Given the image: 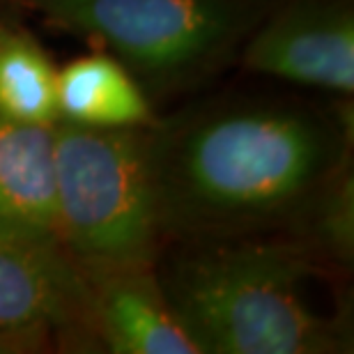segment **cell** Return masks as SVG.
<instances>
[{
  "label": "cell",
  "instance_id": "52a82bcc",
  "mask_svg": "<svg viewBox=\"0 0 354 354\" xmlns=\"http://www.w3.org/2000/svg\"><path fill=\"white\" fill-rule=\"evenodd\" d=\"M86 276L95 352L203 354L166 297L157 265Z\"/></svg>",
  "mask_w": 354,
  "mask_h": 354
},
{
  "label": "cell",
  "instance_id": "7a4b0ae2",
  "mask_svg": "<svg viewBox=\"0 0 354 354\" xmlns=\"http://www.w3.org/2000/svg\"><path fill=\"white\" fill-rule=\"evenodd\" d=\"M159 281L203 354H343L350 310L324 313V260L295 237L173 242Z\"/></svg>",
  "mask_w": 354,
  "mask_h": 354
},
{
  "label": "cell",
  "instance_id": "8fae6325",
  "mask_svg": "<svg viewBox=\"0 0 354 354\" xmlns=\"http://www.w3.org/2000/svg\"><path fill=\"white\" fill-rule=\"evenodd\" d=\"M327 265L350 267L354 260V175L352 159L336 168L288 230Z\"/></svg>",
  "mask_w": 354,
  "mask_h": 354
},
{
  "label": "cell",
  "instance_id": "7c38bea8",
  "mask_svg": "<svg viewBox=\"0 0 354 354\" xmlns=\"http://www.w3.org/2000/svg\"><path fill=\"white\" fill-rule=\"evenodd\" d=\"M55 341L44 331H0V354L48 352Z\"/></svg>",
  "mask_w": 354,
  "mask_h": 354
},
{
  "label": "cell",
  "instance_id": "5b68a950",
  "mask_svg": "<svg viewBox=\"0 0 354 354\" xmlns=\"http://www.w3.org/2000/svg\"><path fill=\"white\" fill-rule=\"evenodd\" d=\"M90 283L53 230L0 218V331H44L65 350L95 352Z\"/></svg>",
  "mask_w": 354,
  "mask_h": 354
},
{
  "label": "cell",
  "instance_id": "8992f818",
  "mask_svg": "<svg viewBox=\"0 0 354 354\" xmlns=\"http://www.w3.org/2000/svg\"><path fill=\"white\" fill-rule=\"evenodd\" d=\"M239 62L256 76L352 97V0H276L249 35Z\"/></svg>",
  "mask_w": 354,
  "mask_h": 354
},
{
  "label": "cell",
  "instance_id": "ba28073f",
  "mask_svg": "<svg viewBox=\"0 0 354 354\" xmlns=\"http://www.w3.org/2000/svg\"><path fill=\"white\" fill-rule=\"evenodd\" d=\"M58 120L97 129H133L157 122L150 95L111 53L81 55L58 67Z\"/></svg>",
  "mask_w": 354,
  "mask_h": 354
},
{
  "label": "cell",
  "instance_id": "30bf717a",
  "mask_svg": "<svg viewBox=\"0 0 354 354\" xmlns=\"http://www.w3.org/2000/svg\"><path fill=\"white\" fill-rule=\"evenodd\" d=\"M0 115L58 122V67L30 30L0 21Z\"/></svg>",
  "mask_w": 354,
  "mask_h": 354
},
{
  "label": "cell",
  "instance_id": "9c48e42d",
  "mask_svg": "<svg viewBox=\"0 0 354 354\" xmlns=\"http://www.w3.org/2000/svg\"><path fill=\"white\" fill-rule=\"evenodd\" d=\"M0 218L55 232V124L0 115Z\"/></svg>",
  "mask_w": 354,
  "mask_h": 354
},
{
  "label": "cell",
  "instance_id": "3957f363",
  "mask_svg": "<svg viewBox=\"0 0 354 354\" xmlns=\"http://www.w3.org/2000/svg\"><path fill=\"white\" fill-rule=\"evenodd\" d=\"M55 235L86 274L157 265L166 237L150 127L55 122Z\"/></svg>",
  "mask_w": 354,
  "mask_h": 354
},
{
  "label": "cell",
  "instance_id": "277c9868",
  "mask_svg": "<svg viewBox=\"0 0 354 354\" xmlns=\"http://www.w3.org/2000/svg\"><path fill=\"white\" fill-rule=\"evenodd\" d=\"M55 30L118 58L147 95H175L239 58L276 0H26Z\"/></svg>",
  "mask_w": 354,
  "mask_h": 354
},
{
  "label": "cell",
  "instance_id": "6da1fadb",
  "mask_svg": "<svg viewBox=\"0 0 354 354\" xmlns=\"http://www.w3.org/2000/svg\"><path fill=\"white\" fill-rule=\"evenodd\" d=\"M150 154L166 242L290 230L352 159V109L228 99L157 120Z\"/></svg>",
  "mask_w": 354,
  "mask_h": 354
}]
</instances>
